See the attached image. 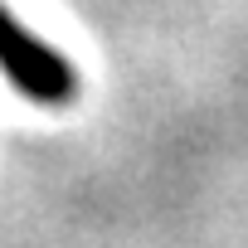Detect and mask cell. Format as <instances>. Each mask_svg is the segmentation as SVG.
<instances>
[{
	"label": "cell",
	"instance_id": "cell-1",
	"mask_svg": "<svg viewBox=\"0 0 248 248\" xmlns=\"http://www.w3.org/2000/svg\"><path fill=\"white\" fill-rule=\"evenodd\" d=\"M0 68H5V78L25 93V97H34V102H68L73 93H78V73H73V63L54 49V44H44V39H34L5 5H0Z\"/></svg>",
	"mask_w": 248,
	"mask_h": 248
}]
</instances>
